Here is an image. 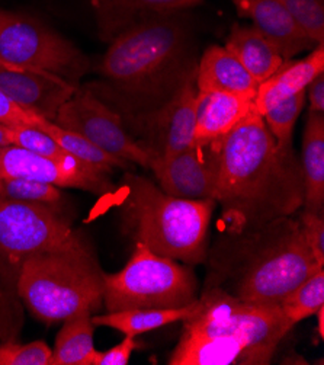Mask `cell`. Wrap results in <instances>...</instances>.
<instances>
[{
	"label": "cell",
	"mask_w": 324,
	"mask_h": 365,
	"mask_svg": "<svg viewBox=\"0 0 324 365\" xmlns=\"http://www.w3.org/2000/svg\"><path fill=\"white\" fill-rule=\"evenodd\" d=\"M108 44L99 64L102 81L85 88L111 106L127 128L197 78L199 57L187 11L140 22Z\"/></svg>",
	"instance_id": "cell-1"
},
{
	"label": "cell",
	"mask_w": 324,
	"mask_h": 365,
	"mask_svg": "<svg viewBox=\"0 0 324 365\" xmlns=\"http://www.w3.org/2000/svg\"><path fill=\"white\" fill-rule=\"evenodd\" d=\"M220 173L214 201L227 233L262 227L303 208L304 179L293 148H279L254 109L217 140Z\"/></svg>",
	"instance_id": "cell-2"
},
{
	"label": "cell",
	"mask_w": 324,
	"mask_h": 365,
	"mask_svg": "<svg viewBox=\"0 0 324 365\" xmlns=\"http://www.w3.org/2000/svg\"><path fill=\"white\" fill-rule=\"evenodd\" d=\"M207 287L262 306H279L291 291L324 265L318 264L293 215L241 233H226L215 245Z\"/></svg>",
	"instance_id": "cell-3"
},
{
	"label": "cell",
	"mask_w": 324,
	"mask_h": 365,
	"mask_svg": "<svg viewBox=\"0 0 324 365\" xmlns=\"http://www.w3.org/2000/svg\"><path fill=\"white\" fill-rule=\"evenodd\" d=\"M182 323L169 365H266L294 327L279 306L247 303L219 287H207Z\"/></svg>",
	"instance_id": "cell-4"
},
{
	"label": "cell",
	"mask_w": 324,
	"mask_h": 365,
	"mask_svg": "<svg viewBox=\"0 0 324 365\" xmlns=\"http://www.w3.org/2000/svg\"><path fill=\"white\" fill-rule=\"evenodd\" d=\"M215 201H192L166 194L153 180L134 173L121 184L120 214L135 243L187 265L205 262Z\"/></svg>",
	"instance_id": "cell-5"
},
{
	"label": "cell",
	"mask_w": 324,
	"mask_h": 365,
	"mask_svg": "<svg viewBox=\"0 0 324 365\" xmlns=\"http://www.w3.org/2000/svg\"><path fill=\"white\" fill-rule=\"evenodd\" d=\"M58 207L0 200V341L16 339L23 324L18 282L35 253L78 246L85 236L71 227Z\"/></svg>",
	"instance_id": "cell-6"
},
{
	"label": "cell",
	"mask_w": 324,
	"mask_h": 365,
	"mask_svg": "<svg viewBox=\"0 0 324 365\" xmlns=\"http://www.w3.org/2000/svg\"><path fill=\"white\" fill-rule=\"evenodd\" d=\"M103 291L105 272L88 242L32 255L18 282L23 307L47 324L83 310H99Z\"/></svg>",
	"instance_id": "cell-7"
},
{
	"label": "cell",
	"mask_w": 324,
	"mask_h": 365,
	"mask_svg": "<svg viewBox=\"0 0 324 365\" xmlns=\"http://www.w3.org/2000/svg\"><path fill=\"white\" fill-rule=\"evenodd\" d=\"M197 291L189 265L135 243L128 264L117 274H105L103 304L106 312L185 307L198 300Z\"/></svg>",
	"instance_id": "cell-8"
},
{
	"label": "cell",
	"mask_w": 324,
	"mask_h": 365,
	"mask_svg": "<svg viewBox=\"0 0 324 365\" xmlns=\"http://www.w3.org/2000/svg\"><path fill=\"white\" fill-rule=\"evenodd\" d=\"M0 56L11 64L50 71L80 86L89 58L64 36L32 16L0 11Z\"/></svg>",
	"instance_id": "cell-9"
},
{
	"label": "cell",
	"mask_w": 324,
	"mask_h": 365,
	"mask_svg": "<svg viewBox=\"0 0 324 365\" xmlns=\"http://www.w3.org/2000/svg\"><path fill=\"white\" fill-rule=\"evenodd\" d=\"M54 123L80 134L105 153L142 168L150 165V155L130 134L122 118L86 88H79L60 108Z\"/></svg>",
	"instance_id": "cell-10"
},
{
	"label": "cell",
	"mask_w": 324,
	"mask_h": 365,
	"mask_svg": "<svg viewBox=\"0 0 324 365\" xmlns=\"http://www.w3.org/2000/svg\"><path fill=\"white\" fill-rule=\"evenodd\" d=\"M197 106L198 89L192 79L160 109L138 120L127 130L152 160L169 159L195 143Z\"/></svg>",
	"instance_id": "cell-11"
},
{
	"label": "cell",
	"mask_w": 324,
	"mask_h": 365,
	"mask_svg": "<svg viewBox=\"0 0 324 365\" xmlns=\"http://www.w3.org/2000/svg\"><path fill=\"white\" fill-rule=\"evenodd\" d=\"M0 176L44 182L58 188H78L96 195H108L114 191L108 173L80 160L58 162L19 145L0 148Z\"/></svg>",
	"instance_id": "cell-12"
},
{
	"label": "cell",
	"mask_w": 324,
	"mask_h": 365,
	"mask_svg": "<svg viewBox=\"0 0 324 365\" xmlns=\"http://www.w3.org/2000/svg\"><path fill=\"white\" fill-rule=\"evenodd\" d=\"M149 168L166 194L182 200L214 201L220 173L217 140L195 141L191 148L169 159H153Z\"/></svg>",
	"instance_id": "cell-13"
},
{
	"label": "cell",
	"mask_w": 324,
	"mask_h": 365,
	"mask_svg": "<svg viewBox=\"0 0 324 365\" xmlns=\"http://www.w3.org/2000/svg\"><path fill=\"white\" fill-rule=\"evenodd\" d=\"M80 86L50 71L22 66H0V91L26 111L54 121L60 108Z\"/></svg>",
	"instance_id": "cell-14"
},
{
	"label": "cell",
	"mask_w": 324,
	"mask_h": 365,
	"mask_svg": "<svg viewBox=\"0 0 324 365\" xmlns=\"http://www.w3.org/2000/svg\"><path fill=\"white\" fill-rule=\"evenodd\" d=\"M237 14L251 22L278 48L285 61L317 46L298 28L279 0H231Z\"/></svg>",
	"instance_id": "cell-15"
},
{
	"label": "cell",
	"mask_w": 324,
	"mask_h": 365,
	"mask_svg": "<svg viewBox=\"0 0 324 365\" xmlns=\"http://www.w3.org/2000/svg\"><path fill=\"white\" fill-rule=\"evenodd\" d=\"M102 41L111 43L124 31L159 15L185 12L204 0H86Z\"/></svg>",
	"instance_id": "cell-16"
},
{
	"label": "cell",
	"mask_w": 324,
	"mask_h": 365,
	"mask_svg": "<svg viewBox=\"0 0 324 365\" xmlns=\"http://www.w3.org/2000/svg\"><path fill=\"white\" fill-rule=\"evenodd\" d=\"M254 99L230 92H198L195 141L211 143L229 134L254 111Z\"/></svg>",
	"instance_id": "cell-17"
},
{
	"label": "cell",
	"mask_w": 324,
	"mask_h": 365,
	"mask_svg": "<svg viewBox=\"0 0 324 365\" xmlns=\"http://www.w3.org/2000/svg\"><path fill=\"white\" fill-rule=\"evenodd\" d=\"M324 71V46H317L308 56L298 61H285L269 79L258 86L254 106L263 115L279 102L305 92L310 82Z\"/></svg>",
	"instance_id": "cell-18"
},
{
	"label": "cell",
	"mask_w": 324,
	"mask_h": 365,
	"mask_svg": "<svg viewBox=\"0 0 324 365\" xmlns=\"http://www.w3.org/2000/svg\"><path fill=\"white\" fill-rule=\"evenodd\" d=\"M195 83L198 92H230L251 98L259 86L224 46H209L202 53Z\"/></svg>",
	"instance_id": "cell-19"
},
{
	"label": "cell",
	"mask_w": 324,
	"mask_h": 365,
	"mask_svg": "<svg viewBox=\"0 0 324 365\" xmlns=\"http://www.w3.org/2000/svg\"><path fill=\"white\" fill-rule=\"evenodd\" d=\"M224 47L243 64L258 85L275 75L285 63L278 48L254 25L234 24Z\"/></svg>",
	"instance_id": "cell-20"
},
{
	"label": "cell",
	"mask_w": 324,
	"mask_h": 365,
	"mask_svg": "<svg viewBox=\"0 0 324 365\" xmlns=\"http://www.w3.org/2000/svg\"><path fill=\"white\" fill-rule=\"evenodd\" d=\"M303 208L324 215V114L308 113L301 150Z\"/></svg>",
	"instance_id": "cell-21"
},
{
	"label": "cell",
	"mask_w": 324,
	"mask_h": 365,
	"mask_svg": "<svg viewBox=\"0 0 324 365\" xmlns=\"http://www.w3.org/2000/svg\"><path fill=\"white\" fill-rule=\"evenodd\" d=\"M92 312L83 310L63 320L50 365H89L95 349Z\"/></svg>",
	"instance_id": "cell-22"
},
{
	"label": "cell",
	"mask_w": 324,
	"mask_h": 365,
	"mask_svg": "<svg viewBox=\"0 0 324 365\" xmlns=\"http://www.w3.org/2000/svg\"><path fill=\"white\" fill-rule=\"evenodd\" d=\"M195 303L185 307H164V309H131L121 312H108L102 316H93L92 322L95 326L113 327V329L137 338L150 331H156L159 327L182 322L188 317L194 309Z\"/></svg>",
	"instance_id": "cell-23"
},
{
	"label": "cell",
	"mask_w": 324,
	"mask_h": 365,
	"mask_svg": "<svg viewBox=\"0 0 324 365\" xmlns=\"http://www.w3.org/2000/svg\"><path fill=\"white\" fill-rule=\"evenodd\" d=\"M37 128L47 133L50 137H53L67 153H70L78 160H80L86 165H90L108 175H111L113 170L117 168L118 169L131 168V163H128L120 158H115L110 153H105L103 150L96 148L93 143H90L80 134L66 130V128L57 125L54 121L41 118Z\"/></svg>",
	"instance_id": "cell-24"
},
{
	"label": "cell",
	"mask_w": 324,
	"mask_h": 365,
	"mask_svg": "<svg viewBox=\"0 0 324 365\" xmlns=\"http://www.w3.org/2000/svg\"><path fill=\"white\" fill-rule=\"evenodd\" d=\"M324 306V267L297 285L279 304L285 317L294 326L314 316Z\"/></svg>",
	"instance_id": "cell-25"
},
{
	"label": "cell",
	"mask_w": 324,
	"mask_h": 365,
	"mask_svg": "<svg viewBox=\"0 0 324 365\" xmlns=\"http://www.w3.org/2000/svg\"><path fill=\"white\" fill-rule=\"evenodd\" d=\"M305 92H301L290 99L279 102L262 115L266 127L276 140L279 148H293L294 128L305 106Z\"/></svg>",
	"instance_id": "cell-26"
},
{
	"label": "cell",
	"mask_w": 324,
	"mask_h": 365,
	"mask_svg": "<svg viewBox=\"0 0 324 365\" xmlns=\"http://www.w3.org/2000/svg\"><path fill=\"white\" fill-rule=\"evenodd\" d=\"M61 198V190L56 185L28 179L0 176V200L58 207Z\"/></svg>",
	"instance_id": "cell-27"
},
{
	"label": "cell",
	"mask_w": 324,
	"mask_h": 365,
	"mask_svg": "<svg viewBox=\"0 0 324 365\" xmlns=\"http://www.w3.org/2000/svg\"><path fill=\"white\" fill-rule=\"evenodd\" d=\"M9 140L11 144L19 145L32 153L40 156L58 160V162H75L76 158L67 153L61 145L50 137L47 133L32 128V127H9Z\"/></svg>",
	"instance_id": "cell-28"
},
{
	"label": "cell",
	"mask_w": 324,
	"mask_h": 365,
	"mask_svg": "<svg viewBox=\"0 0 324 365\" xmlns=\"http://www.w3.org/2000/svg\"><path fill=\"white\" fill-rule=\"evenodd\" d=\"M315 46H324V0H279Z\"/></svg>",
	"instance_id": "cell-29"
},
{
	"label": "cell",
	"mask_w": 324,
	"mask_h": 365,
	"mask_svg": "<svg viewBox=\"0 0 324 365\" xmlns=\"http://www.w3.org/2000/svg\"><path fill=\"white\" fill-rule=\"evenodd\" d=\"M53 349L43 341L18 344L14 339L0 344V365H50Z\"/></svg>",
	"instance_id": "cell-30"
},
{
	"label": "cell",
	"mask_w": 324,
	"mask_h": 365,
	"mask_svg": "<svg viewBox=\"0 0 324 365\" xmlns=\"http://www.w3.org/2000/svg\"><path fill=\"white\" fill-rule=\"evenodd\" d=\"M304 240L318 264L324 265V215L304 210L298 215Z\"/></svg>",
	"instance_id": "cell-31"
},
{
	"label": "cell",
	"mask_w": 324,
	"mask_h": 365,
	"mask_svg": "<svg viewBox=\"0 0 324 365\" xmlns=\"http://www.w3.org/2000/svg\"><path fill=\"white\" fill-rule=\"evenodd\" d=\"M43 117L26 111L15 103L8 95L0 91V123L8 127H32L37 128Z\"/></svg>",
	"instance_id": "cell-32"
},
{
	"label": "cell",
	"mask_w": 324,
	"mask_h": 365,
	"mask_svg": "<svg viewBox=\"0 0 324 365\" xmlns=\"http://www.w3.org/2000/svg\"><path fill=\"white\" fill-rule=\"evenodd\" d=\"M140 346L134 336L124 335V339L108 351H95L89 365H127L132 352Z\"/></svg>",
	"instance_id": "cell-33"
},
{
	"label": "cell",
	"mask_w": 324,
	"mask_h": 365,
	"mask_svg": "<svg viewBox=\"0 0 324 365\" xmlns=\"http://www.w3.org/2000/svg\"><path fill=\"white\" fill-rule=\"evenodd\" d=\"M305 95L310 102V113L324 114V71L310 82Z\"/></svg>",
	"instance_id": "cell-34"
},
{
	"label": "cell",
	"mask_w": 324,
	"mask_h": 365,
	"mask_svg": "<svg viewBox=\"0 0 324 365\" xmlns=\"http://www.w3.org/2000/svg\"><path fill=\"white\" fill-rule=\"evenodd\" d=\"M11 140H9V127L0 123V148L4 145H9Z\"/></svg>",
	"instance_id": "cell-35"
},
{
	"label": "cell",
	"mask_w": 324,
	"mask_h": 365,
	"mask_svg": "<svg viewBox=\"0 0 324 365\" xmlns=\"http://www.w3.org/2000/svg\"><path fill=\"white\" fill-rule=\"evenodd\" d=\"M315 316H317V322H318V323H317L318 335H320V338H324V306L317 310Z\"/></svg>",
	"instance_id": "cell-36"
},
{
	"label": "cell",
	"mask_w": 324,
	"mask_h": 365,
	"mask_svg": "<svg viewBox=\"0 0 324 365\" xmlns=\"http://www.w3.org/2000/svg\"><path fill=\"white\" fill-rule=\"evenodd\" d=\"M0 66H14V64L8 63L6 60H4V58H2V56H0Z\"/></svg>",
	"instance_id": "cell-37"
}]
</instances>
